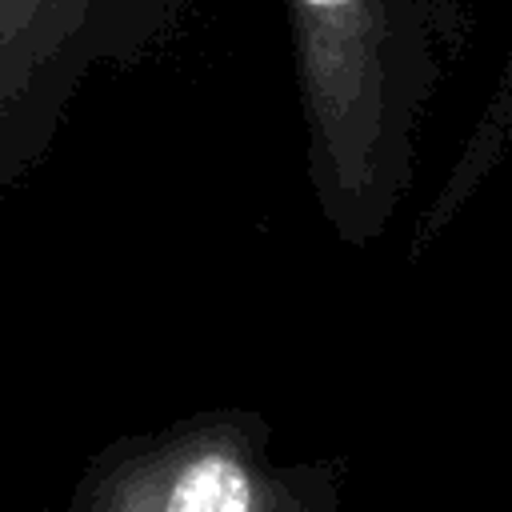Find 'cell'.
<instances>
[{
  "label": "cell",
  "mask_w": 512,
  "mask_h": 512,
  "mask_svg": "<svg viewBox=\"0 0 512 512\" xmlns=\"http://www.w3.org/2000/svg\"><path fill=\"white\" fill-rule=\"evenodd\" d=\"M180 0H0V200L52 152L96 68L136 64Z\"/></svg>",
  "instance_id": "3"
},
{
  "label": "cell",
  "mask_w": 512,
  "mask_h": 512,
  "mask_svg": "<svg viewBox=\"0 0 512 512\" xmlns=\"http://www.w3.org/2000/svg\"><path fill=\"white\" fill-rule=\"evenodd\" d=\"M320 220L376 244L404 208L424 120L468 56V0H284Z\"/></svg>",
  "instance_id": "1"
},
{
  "label": "cell",
  "mask_w": 512,
  "mask_h": 512,
  "mask_svg": "<svg viewBox=\"0 0 512 512\" xmlns=\"http://www.w3.org/2000/svg\"><path fill=\"white\" fill-rule=\"evenodd\" d=\"M344 488V460H276L260 412L208 408L104 444L68 512H340Z\"/></svg>",
  "instance_id": "2"
}]
</instances>
